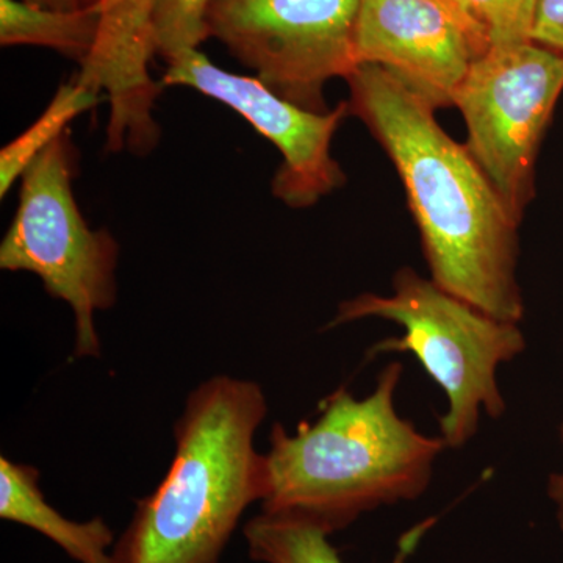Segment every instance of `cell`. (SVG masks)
<instances>
[{
  "mask_svg": "<svg viewBox=\"0 0 563 563\" xmlns=\"http://www.w3.org/2000/svg\"><path fill=\"white\" fill-rule=\"evenodd\" d=\"M77 162L68 129L22 174L16 213L0 243V268L35 274L74 314V357H99L96 314L117 303L121 250L109 229H92L81 214L73 187Z\"/></svg>",
  "mask_w": 563,
  "mask_h": 563,
  "instance_id": "obj_5",
  "label": "cell"
},
{
  "mask_svg": "<svg viewBox=\"0 0 563 563\" xmlns=\"http://www.w3.org/2000/svg\"><path fill=\"white\" fill-rule=\"evenodd\" d=\"M490 47L531 41L539 0H457Z\"/></svg>",
  "mask_w": 563,
  "mask_h": 563,
  "instance_id": "obj_16",
  "label": "cell"
},
{
  "mask_svg": "<svg viewBox=\"0 0 563 563\" xmlns=\"http://www.w3.org/2000/svg\"><path fill=\"white\" fill-rule=\"evenodd\" d=\"M101 10L98 46L114 54H147L155 49L152 0H90Z\"/></svg>",
  "mask_w": 563,
  "mask_h": 563,
  "instance_id": "obj_15",
  "label": "cell"
},
{
  "mask_svg": "<svg viewBox=\"0 0 563 563\" xmlns=\"http://www.w3.org/2000/svg\"><path fill=\"white\" fill-rule=\"evenodd\" d=\"M561 439L563 442V422L561 424ZM548 496L555 506V518H558L559 528L563 532V473L551 474L548 481Z\"/></svg>",
  "mask_w": 563,
  "mask_h": 563,
  "instance_id": "obj_18",
  "label": "cell"
},
{
  "mask_svg": "<svg viewBox=\"0 0 563 563\" xmlns=\"http://www.w3.org/2000/svg\"><path fill=\"white\" fill-rule=\"evenodd\" d=\"M490 44L472 18L443 0H361L354 52L433 110L454 107L459 85Z\"/></svg>",
  "mask_w": 563,
  "mask_h": 563,
  "instance_id": "obj_9",
  "label": "cell"
},
{
  "mask_svg": "<svg viewBox=\"0 0 563 563\" xmlns=\"http://www.w3.org/2000/svg\"><path fill=\"white\" fill-rule=\"evenodd\" d=\"M211 0H152L155 47L166 62L199 49L210 38L207 10Z\"/></svg>",
  "mask_w": 563,
  "mask_h": 563,
  "instance_id": "obj_14",
  "label": "cell"
},
{
  "mask_svg": "<svg viewBox=\"0 0 563 563\" xmlns=\"http://www.w3.org/2000/svg\"><path fill=\"white\" fill-rule=\"evenodd\" d=\"M346 81L350 113L379 141L401 177L431 279L476 309L520 324V222L465 144L451 139L435 110L380 66L358 65Z\"/></svg>",
  "mask_w": 563,
  "mask_h": 563,
  "instance_id": "obj_1",
  "label": "cell"
},
{
  "mask_svg": "<svg viewBox=\"0 0 563 563\" xmlns=\"http://www.w3.org/2000/svg\"><path fill=\"white\" fill-rule=\"evenodd\" d=\"M40 472L27 463L0 457V518L40 532L77 563H113V529L96 517L74 521L47 503Z\"/></svg>",
  "mask_w": 563,
  "mask_h": 563,
  "instance_id": "obj_10",
  "label": "cell"
},
{
  "mask_svg": "<svg viewBox=\"0 0 563 563\" xmlns=\"http://www.w3.org/2000/svg\"><path fill=\"white\" fill-rule=\"evenodd\" d=\"M358 9L361 0H211L207 27L269 90L325 113L328 81L357 68Z\"/></svg>",
  "mask_w": 563,
  "mask_h": 563,
  "instance_id": "obj_7",
  "label": "cell"
},
{
  "mask_svg": "<svg viewBox=\"0 0 563 563\" xmlns=\"http://www.w3.org/2000/svg\"><path fill=\"white\" fill-rule=\"evenodd\" d=\"M402 372L399 362L385 366L366 398L340 388L321 404L317 421L302 422L295 433L276 422L265 453L262 512L299 518L332 536L362 515L424 495L448 446L399 417L395 396Z\"/></svg>",
  "mask_w": 563,
  "mask_h": 563,
  "instance_id": "obj_2",
  "label": "cell"
},
{
  "mask_svg": "<svg viewBox=\"0 0 563 563\" xmlns=\"http://www.w3.org/2000/svg\"><path fill=\"white\" fill-rule=\"evenodd\" d=\"M161 84L191 88L224 103L273 143L282 162L272 192L290 209H309L346 184V174L331 151L333 136L351 114L347 102L325 113L303 110L255 77L220 68L199 49L168 62Z\"/></svg>",
  "mask_w": 563,
  "mask_h": 563,
  "instance_id": "obj_8",
  "label": "cell"
},
{
  "mask_svg": "<svg viewBox=\"0 0 563 563\" xmlns=\"http://www.w3.org/2000/svg\"><path fill=\"white\" fill-rule=\"evenodd\" d=\"M365 318H383L404 329L398 339L374 344L369 355L410 352L446 395L440 437L448 450L465 446L476 435L481 413L492 420L506 413L498 369L526 350L518 322L476 309L409 266L393 277L391 295L363 292L340 303L329 328Z\"/></svg>",
  "mask_w": 563,
  "mask_h": 563,
  "instance_id": "obj_4",
  "label": "cell"
},
{
  "mask_svg": "<svg viewBox=\"0 0 563 563\" xmlns=\"http://www.w3.org/2000/svg\"><path fill=\"white\" fill-rule=\"evenodd\" d=\"M443 2L450 3V5L454 7V9L463 11L461 3H459L457 0H443ZM463 13H465V11H463ZM466 16H468V14H466ZM474 24H476V22H474Z\"/></svg>",
  "mask_w": 563,
  "mask_h": 563,
  "instance_id": "obj_20",
  "label": "cell"
},
{
  "mask_svg": "<svg viewBox=\"0 0 563 563\" xmlns=\"http://www.w3.org/2000/svg\"><path fill=\"white\" fill-rule=\"evenodd\" d=\"M101 31L96 3L80 10H52L24 0H0V44L46 47L84 65Z\"/></svg>",
  "mask_w": 563,
  "mask_h": 563,
  "instance_id": "obj_12",
  "label": "cell"
},
{
  "mask_svg": "<svg viewBox=\"0 0 563 563\" xmlns=\"http://www.w3.org/2000/svg\"><path fill=\"white\" fill-rule=\"evenodd\" d=\"M268 415L262 385L217 374L192 388L174 424L176 453L136 503L113 563H220L244 512L265 495L255 433Z\"/></svg>",
  "mask_w": 563,
  "mask_h": 563,
  "instance_id": "obj_3",
  "label": "cell"
},
{
  "mask_svg": "<svg viewBox=\"0 0 563 563\" xmlns=\"http://www.w3.org/2000/svg\"><path fill=\"white\" fill-rule=\"evenodd\" d=\"M562 91V55L532 41L488 47L455 91L466 150L520 224L536 198L537 157Z\"/></svg>",
  "mask_w": 563,
  "mask_h": 563,
  "instance_id": "obj_6",
  "label": "cell"
},
{
  "mask_svg": "<svg viewBox=\"0 0 563 563\" xmlns=\"http://www.w3.org/2000/svg\"><path fill=\"white\" fill-rule=\"evenodd\" d=\"M437 518H428L399 539L390 563H407L431 531ZM247 554L258 563H344L331 543V533L299 518L261 512L244 525Z\"/></svg>",
  "mask_w": 563,
  "mask_h": 563,
  "instance_id": "obj_11",
  "label": "cell"
},
{
  "mask_svg": "<svg viewBox=\"0 0 563 563\" xmlns=\"http://www.w3.org/2000/svg\"><path fill=\"white\" fill-rule=\"evenodd\" d=\"M99 102L101 92L85 87L76 77L63 84L38 120L0 151V198H5L38 155L68 131L70 122Z\"/></svg>",
  "mask_w": 563,
  "mask_h": 563,
  "instance_id": "obj_13",
  "label": "cell"
},
{
  "mask_svg": "<svg viewBox=\"0 0 563 563\" xmlns=\"http://www.w3.org/2000/svg\"><path fill=\"white\" fill-rule=\"evenodd\" d=\"M531 41L563 57V0H539Z\"/></svg>",
  "mask_w": 563,
  "mask_h": 563,
  "instance_id": "obj_17",
  "label": "cell"
},
{
  "mask_svg": "<svg viewBox=\"0 0 563 563\" xmlns=\"http://www.w3.org/2000/svg\"><path fill=\"white\" fill-rule=\"evenodd\" d=\"M24 2L44 7V9L66 11L80 10L90 5V0H24Z\"/></svg>",
  "mask_w": 563,
  "mask_h": 563,
  "instance_id": "obj_19",
  "label": "cell"
}]
</instances>
